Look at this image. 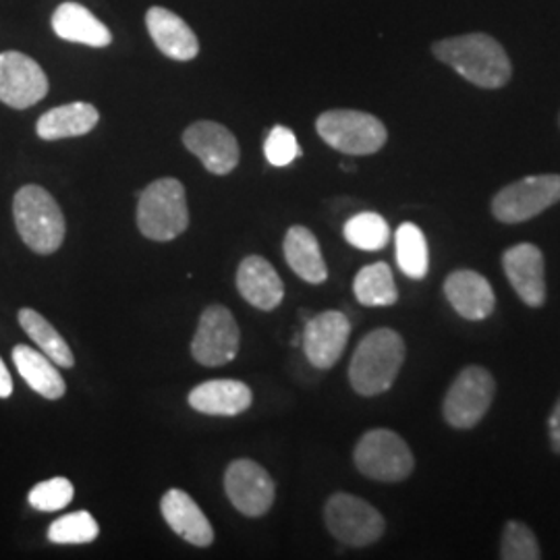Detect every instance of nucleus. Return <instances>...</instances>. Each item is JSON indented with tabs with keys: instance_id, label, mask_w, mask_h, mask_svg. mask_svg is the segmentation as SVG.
<instances>
[{
	"instance_id": "obj_1",
	"label": "nucleus",
	"mask_w": 560,
	"mask_h": 560,
	"mask_svg": "<svg viewBox=\"0 0 560 560\" xmlns=\"http://www.w3.org/2000/svg\"><path fill=\"white\" fill-rule=\"evenodd\" d=\"M432 52L460 78L483 90L504 88L513 78V65L501 42L481 32L444 38L432 46Z\"/></svg>"
},
{
	"instance_id": "obj_2",
	"label": "nucleus",
	"mask_w": 560,
	"mask_h": 560,
	"mask_svg": "<svg viewBox=\"0 0 560 560\" xmlns=\"http://www.w3.org/2000/svg\"><path fill=\"white\" fill-rule=\"evenodd\" d=\"M405 361V342L399 332L378 328L363 337L349 365V381L355 393L376 397L386 393L399 376Z\"/></svg>"
},
{
	"instance_id": "obj_3",
	"label": "nucleus",
	"mask_w": 560,
	"mask_h": 560,
	"mask_svg": "<svg viewBox=\"0 0 560 560\" xmlns=\"http://www.w3.org/2000/svg\"><path fill=\"white\" fill-rule=\"evenodd\" d=\"M13 217L23 243L40 254L50 256L65 241V217L57 200L40 187L25 185L13 198Z\"/></svg>"
},
{
	"instance_id": "obj_4",
	"label": "nucleus",
	"mask_w": 560,
	"mask_h": 560,
	"mask_svg": "<svg viewBox=\"0 0 560 560\" xmlns=\"http://www.w3.org/2000/svg\"><path fill=\"white\" fill-rule=\"evenodd\" d=\"M138 229L152 241H173L189 226L185 187L177 179L154 180L138 194Z\"/></svg>"
},
{
	"instance_id": "obj_5",
	"label": "nucleus",
	"mask_w": 560,
	"mask_h": 560,
	"mask_svg": "<svg viewBox=\"0 0 560 560\" xmlns=\"http://www.w3.org/2000/svg\"><path fill=\"white\" fill-rule=\"evenodd\" d=\"M316 131L330 148L349 156L376 154L388 140V131L378 117L347 108L322 113Z\"/></svg>"
},
{
	"instance_id": "obj_6",
	"label": "nucleus",
	"mask_w": 560,
	"mask_h": 560,
	"mask_svg": "<svg viewBox=\"0 0 560 560\" xmlns=\"http://www.w3.org/2000/svg\"><path fill=\"white\" fill-rule=\"evenodd\" d=\"M353 459L365 478L384 483L407 480L416 467L407 442L390 430L365 432L355 446Z\"/></svg>"
},
{
	"instance_id": "obj_7",
	"label": "nucleus",
	"mask_w": 560,
	"mask_h": 560,
	"mask_svg": "<svg viewBox=\"0 0 560 560\" xmlns=\"http://www.w3.org/2000/svg\"><path fill=\"white\" fill-rule=\"evenodd\" d=\"M494 395L497 382L492 374L481 365H469L460 370L459 376L453 381L444 397V420L457 430H469L483 420Z\"/></svg>"
},
{
	"instance_id": "obj_8",
	"label": "nucleus",
	"mask_w": 560,
	"mask_h": 560,
	"mask_svg": "<svg viewBox=\"0 0 560 560\" xmlns=\"http://www.w3.org/2000/svg\"><path fill=\"white\" fill-rule=\"evenodd\" d=\"M324 520L328 532L337 540L355 548L381 540L386 529L384 517L370 502L345 492L332 494L328 499L324 509Z\"/></svg>"
},
{
	"instance_id": "obj_9",
	"label": "nucleus",
	"mask_w": 560,
	"mask_h": 560,
	"mask_svg": "<svg viewBox=\"0 0 560 560\" xmlns=\"http://www.w3.org/2000/svg\"><path fill=\"white\" fill-rule=\"evenodd\" d=\"M560 201V175H534L515 180L494 196L492 214L506 224L532 221Z\"/></svg>"
},
{
	"instance_id": "obj_10",
	"label": "nucleus",
	"mask_w": 560,
	"mask_h": 560,
	"mask_svg": "<svg viewBox=\"0 0 560 560\" xmlns=\"http://www.w3.org/2000/svg\"><path fill=\"white\" fill-rule=\"evenodd\" d=\"M240 342L235 316L222 305H210L203 310L196 337L191 340V355L206 368H217L235 360Z\"/></svg>"
},
{
	"instance_id": "obj_11",
	"label": "nucleus",
	"mask_w": 560,
	"mask_h": 560,
	"mask_svg": "<svg viewBox=\"0 0 560 560\" xmlns=\"http://www.w3.org/2000/svg\"><path fill=\"white\" fill-rule=\"evenodd\" d=\"M48 78L40 65L32 57L7 50L0 52V102L25 110L44 101L48 94Z\"/></svg>"
},
{
	"instance_id": "obj_12",
	"label": "nucleus",
	"mask_w": 560,
	"mask_h": 560,
	"mask_svg": "<svg viewBox=\"0 0 560 560\" xmlns=\"http://www.w3.org/2000/svg\"><path fill=\"white\" fill-rule=\"evenodd\" d=\"M224 490L233 506L245 517H261L270 511L277 486L256 460H233L224 474Z\"/></svg>"
},
{
	"instance_id": "obj_13",
	"label": "nucleus",
	"mask_w": 560,
	"mask_h": 560,
	"mask_svg": "<svg viewBox=\"0 0 560 560\" xmlns=\"http://www.w3.org/2000/svg\"><path fill=\"white\" fill-rule=\"evenodd\" d=\"M183 143L212 175H229L240 164L237 138L221 122L198 120L189 125L183 133Z\"/></svg>"
},
{
	"instance_id": "obj_14",
	"label": "nucleus",
	"mask_w": 560,
	"mask_h": 560,
	"mask_svg": "<svg viewBox=\"0 0 560 560\" xmlns=\"http://www.w3.org/2000/svg\"><path fill=\"white\" fill-rule=\"evenodd\" d=\"M351 337V322L337 310L322 312L305 322L301 342L307 361L318 370H330L340 360Z\"/></svg>"
},
{
	"instance_id": "obj_15",
	"label": "nucleus",
	"mask_w": 560,
	"mask_h": 560,
	"mask_svg": "<svg viewBox=\"0 0 560 560\" xmlns=\"http://www.w3.org/2000/svg\"><path fill=\"white\" fill-rule=\"evenodd\" d=\"M502 268L515 293L529 307H540L546 301L544 254L532 243H520L504 252Z\"/></svg>"
},
{
	"instance_id": "obj_16",
	"label": "nucleus",
	"mask_w": 560,
	"mask_h": 560,
	"mask_svg": "<svg viewBox=\"0 0 560 560\" xmlns=\"http://www.w3.org/2000/svg\"><path fill=\"white\" fill-rule=\"evenodd\" d=\"M145 27L164 57L187 62L200 55L198 36L177 13L164 7H152L145 13Z\"/></svg>"
},
{
	"instance_id": "obj_17",
	"label": "nucleus",
	"mask_w": 560,
	"mask_h": 560,
	"mask_svg": "<svg viewBox=\"0 0 560 560\" xmlns=\"http://www.w3.org/2000/svg\"><path fill=\"white\" fill-rule=\"evenodd\" d=\"M444 295L465 320H486L497 305L490 282L474 270H455L444 280Z\"/></svg>"
},
{
	"instance_id": "obj_18",
	"label": "nucleus",
	"mask_w": 560,
	"mask_h": 560,
	"mask_svg": "<svg viewBox=\"0 0 560 560\" xmlns=\"http://www.w3.org/2000/svg\"><path fill=\"white\" fill-rule=\"evenodd\" d=\"M162 517L183 540L206 548L214 541V529L198 502L183 490H168L161 501Z\"/></svg>"
},
{
	"instance_id": "obj_19",
	"label": "nucleus",
	"mask_w": 560,
	"mask_h": 560,
	"mask_svg": "<svg viewBox=\"0 0 560 560\" xmlns=\"http://www.w3.org/2000/svg\"><path fill=\"white\" fill-rule=\"evenodd\" d=\"M241 298L254 307L270 312L279 307L284 298V284L275 266L261 256H247L237 270Z\"/></svg>"
},
{
	"instance_id": "obj_20",
	"label": "nucleus",
	"mask_w": 560,
	"mask_h": 560,
	"mask_svg": "<svg viewBox=\"0 0 560 560\" xmlns=\"http://www.w3.org/2000/svg\"><path fill=\"white\" fill-rule=\"evenodd\" d=\"M52 30L62 40L92 48H106L113 42L110 30L80 2H62L52 15Z\"/></svg>"
},
{
	"instance_id": "obj_21",
	"label": "nucleus",
	"mask_w": 560,
	"mask_h": 560,
	"mask_svg": "<svg viewBox=\"0 0 560 560\" xmlns=\"http://www.w3.org/2000/svg\"><path fill=\"white\" fill-rule=\"evenodd\" d=\"M254 395L240 381H210L189 393V405L206 416H240L249 409Z\"/></svg>"
},
{
	"instance_id": "obj_22",
	"label": "nucleus",
	"mask_w": 560,
	"mask_h": 560,
	"mask_svg": "<svg viewBox=\"0 0 560 560\" xmlns=\"http://www.w3.org/2000/svg\"><path fill=\"white\" fill-rule=\"evenodd\" d=\"M98 120L101 115L96 106H92L90 102H71L44 113L38 119L36 131L46 141L81 138L90 133L98 125Z\"/></svg>"
},
{
	"instance_id": "obj_23",
	"label": "nucleus",
	"mask_w": 560,
	"mask_h": 560,
	"mask_svg": "<svg viewBox=\"0 0 560 560\" xmlns=\"http://www.w3.org/2000/svg\"><path fill=\"white\" fill-rule=\"evenodd\" d=\"M289 268L310 284H322L328 279V268L322 256L320 243L307 226H291L282 243Z\"/></svg>"
},
{
	"instance_id": "obj_24",
	"label": "nucleus",
	"mask_w": 560,
	"mask_h": 560,
	"mask_svg": "<svg viewBox=\"0 0 560 560\" xmlns=\"http://www.w3.org/2000/svg\"><path fill=\"white\" fill-rule=\"evenodd\" d=\"M13 361H15V368L20 370L21 378L44 399L59 400L65 395L67 384L57 370V363L46 358L40 351L25 345H18L13 349Z\"/></svg>"
},
{
	"instance_id": "obj_25",
	"label": "nucleus",
	"mask_w": 560,
	"mask_h": 560,
	"mask_svg": "<svg viewBox=\"0 0 560 560\" xmlns=\"http://www.w3.org/2000/svg\"><path fill=\"white\" fill-rule=\"evenodd\" d=\"M353 293L361 305H368V307H384L399 300L393 270L384 261H376L361 268L353 280Z\"/></svg>"
},
{
	"instance_id": "obj_26",
	"label": "nucleus",
	"mask_w": 560,
	"mask_h": 560,
	"mask_svg": "<svg viewBox=\"0 0 560 560\" xmlns=\"http://www.w3.org/2000/svg\"><path fill=\"white\" fill-rule=\"evenodd\" d=\"M21 328L27 332V337L40 347L46 358L55 361L59 368H73L75 358L71 353V347L57 332V328L46 320L36 310L23 307L20 312Z\"/></svg>"
},
{
	"instance_id": "obj_27",
	"label": "nucleus",
	"mask_w": 560,
	"mask_h": 560,
	"mask_svg": "<svg viewBox=\"0 0 560 560\" xmlns=\"http://www.w3.org/2000/svg\"><path fill=\"white\" fill-rule=\"evenodd\" d=\"M395 245H397V264L402 275H407L409 279H423L428 275L430 256H428V243L420 226L413 222L400 224L395 235Z\"/></svg>"
},
{
	"instance_id": "obj_28",
	"label": "nucleus",
	"mask_w": 560,
	"mask_h": 560,
	"mask_svg": "<svg viewBox=\"0 0 560 560\" xmlns=\"http://www.w3.org/2000/svg\"><path fill=\"white\" fill-rule=\"evenodd\" d=\"M342 235L358 249L378 252L390 240V226L376 212H361L347 221Z\"/></svg>"
},
{
	"instance_id": "obj_29",
	"label": "nucleus",
	"mask_w": 560,
	"mask_h": 560,
	"mask_svg": "<svg viewBox=\"0 0 560 560\" xmlns=\"http://www.w3.org/2000/svg\"><path fill=\"white\" fill-rule=\"evenodd\" d=\"M98 534L101 527L96 520L85 511H78L55 521L48 529V540L52 544H88L96 540Z\"/></svg>"
},
{
	"instance_id": "obj_30",
	"label": "nucleus",
	"mask_w": 560,
	"mask_h": 560,
	"mask_svg": "<svg viewBox=\"0 0 560 560\" xmlns=\"http://www.w3.org/2000/svg\"><path fill=\"white\" fill-rule=\"evenodd\" d=\"M540 557V544L534 532L521 521H509L502 532L501 559L538 560Z\"/></svg>"
},
{
	"instance_id": "obj_31",
	"label": "nucleus",
	"mask_w": 560,
	"mask_h": 560,
	"mask_svg": "<svg viewBox=\"0 0 560 560\" xmlns=\"http://www.w3.org/2000/svg\"><path fill=\"white\" fill-rule=\"evenodd\" d=\"M73 483L67 478H52V480L40 481L38 486L32 488L27 501L42 513H52L65 509L69 502L73 501Z\"/></svg>"
},
{
	"instance_id": "obj_32",
	"label": "nucleus",
	"mask_w": 560,
	"mask_h": 560,
	"mask_svg": "<svg viewBox=\"0 0 560 560\" xmlns=\"http://www.w3.org/2000/svg\"><path fill=\"white\" fill-rule=\"evenodd\" d=\"M264 154H266V161L270 162L272 166H289L291 162L301 156V148L295 133L289 127L277 125L266 138Z\"/></svg>"
},
{
	"instance_id": "obj_33",
	"label": "nucleus",
	"mask_w": 560,
	"mask_h": 560,
	"mask_svg": "<svg viewBox=\"0 0 560 560\" xmlns=\"http://www.w3.org/2000/svg\"><path fill=\"white\" fill-rule=\"evenodd\" d=\"M548 428H550V444H552V451L560 453V399L559 402L555 405V409H552Z\"/></svg>"
},
{
	"instance_id": "obj_34",
	"label": "nucleus",
	"mask_w": 560,
	"mask_h": 560,
	"mask_svg": "<svg viewBox=\"0 0 560 560\" xmlns=\"http://www.w3.org/2000/svg\"><path fill=\"white\" fill-rule=\"evenodd\" d=\"M13 395V378L4 365V361L0 360V399H9Z\"/></svg>"
}]
</instances>
